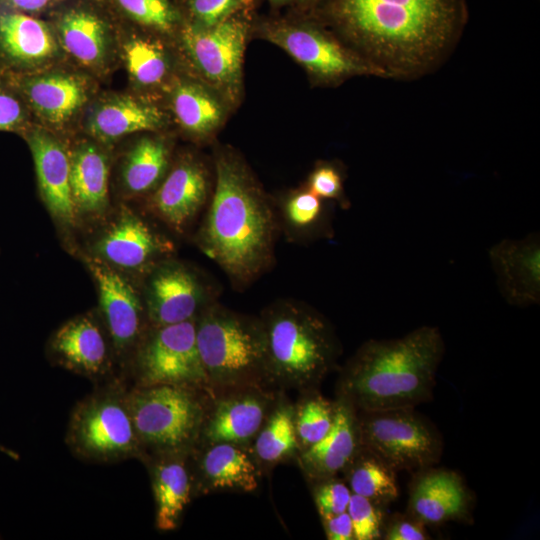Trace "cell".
Returning <instances> with one entry per match:
<instances>
[{
	"label": "cell",
	"instance_id": "6da1fadb",
	"mask_svg": "<svg viewBox=\"0 0 540 540\" xmlns=\"http://www.w3.org/2000/svg\"><path fill=\"white\" fill-rule=\"evenodd\" d=\"M314 7L360 43L385 75L429 68L467 19L465 0H318Z\"/></svg>",
	"mask_w": 540,
	"mask_h": 540
},
{
	"label": "cell",
	"instance_id": "7a4b0ae2",
	"mask_svg": "<svg viewBox=\"0 0 540 540\" xmlns=\"http://www.w3.org/2000/svg\"><path fill=\"white\" fill-rule=\"evenodd\" d=\"M215 168V190L199 231L198 244L234 284L244 286L272 262L275 215L236 157L220 153Z\"/></svg>",
	"mask_w": 540,
	"mask_h": 540
},
{
	"label": "cell",
	"instance_id": "3957f363",
	"mask_svg": "<svg viewBox=\"0 0 540 540\" xmlns=\"http://www.w3.org/2000/svg\"><path fill=\"white\" fill-rule=\"evenodd\" d=\"M444 341L434 326H421L402 337L363 343L343 367L337 395L357 410L414 407L430 400Z\"/></svg>",
	"mask_w": 540,
	"mask_h": 540
},
{
	"label": "cell",
	"instance_id": "277c9868",
	"mask_svg": "<svg viewBox=\"0 0 540 540\" xmlns=\"http://www.w3.org/2000/svg\"><path fill=\"white\" fill-rule=\"evenodd\" d=\"M260 321L271 384L303 391L317 389L340 354L328 321L310 307L289 300L271 304Z\"/></svg>",
	"mask_w": 540,
	"mask_h": 540
},
{
	"label": "cell",
	"instance_id": "5b68a950",
	"mask_svg": "<svg viewBox=\"0 0 540 540\" xmlns=\"http://www.w3.org/2000/svg\"><path fill=\"white\" fill-rule=\"evenodd\" d=\"M195 328L200 358L215 395L271 384L260 318L212 302L197 315Z\"/></svg>",
	"mask_w": 540,
	"mask_h": 540
},
{
	"label": "cell",
	"instance_id": "8992f818",
	"mask_svg": "<svg viewBox=\"0 0 540 540\" xmlns=\"http://www.w3.org/2000/svg\"><path fill=\"white\" fill-rule=\"evenodd\" d=\"M214 397L189 386H129L127 402L143 459L150 454L193 451Z\"/></svg>",
	"mask_w": 540,
	"mask_h": 540
},
{
	"label": "cell",
	"instance_id": "52a82bcc",
	"mask_svg": "<svg viewBox=\"0 0 540 540\" xmlns=\"http://www.w3.org/2000/svg\"><path fill=\"white\" fill-rule=\"evenodd\" d=\"M128 382L114 376L73 408L66 443L75 457L93 463H115L144 457L130 414Z\"/></svg>",
	"mask_w": 540,
	"mask_h": 540
},
{
	"label": "cell",
	"instance_id": "ba28073f",
	"mask_svg": "<svg viewBox=\"0 0 540 540\" xmlns=\"http://www.w3.org/2000/svg\"><path fill=\"white\" fill-rule=\"evenodd\" d=\"M361 445L396 472L436 464L443 451L440 432L414 407L358 410Z\"/></svg>",
	"mask_w": 540,
	"mask_h": 540
},
{
	"label": "cell",
	"instance_id": "9c48e42d",
	"mask_svg": "<svg viewBox=\"0 0 540 540\" xmlns=\"http://www.w3.org/2000/svg\"><path fill=\"white\" fill-rule=\"evenodd\" d=\"M195 319L148 328L126 375L130 386L181 385L216 396L198 351Z\"/></svg>",
	"mask_w": 540,
	"mask_h": 540
},
{
	"label": "cell",
	"instance_id": "30bf717a",
	"mask_svg": "<svg viewBox=\"0 0 540 540\" xmlns=\"http://www.w3.org/2000/svg\"><path fill=\"white\" fill-rule=\"evenodd\" d=\"M249 10L207 28L185 23L183 47L199 73L211 84L235 96L240 85L241 65L248 30Z\"/></svg>",
	"mask_w": 540,
	"mask_h": 540
},
{
	"label": "cell",
	"instance_id": "8fae6325",
	"mask_svg": "<svg viewBox=\"0 0 540 540\" xmlns=\"http://www.w3.org/2000/svg\"><path fill=\"white\" fill-rule=\"evenodd\" d=\"M262 35L284 49L311 73L324 79L358 74H385L347 51L318 26L292 20H268L260 25Z\"/></svg>",
	"mask_w": 540,
	"mask_h": 540
},
{
	"label": "cell",
	"instance_id": "7c38bea8",
	"mask_svg": "<svg viewBox=\"0 0 540 540\" xmlns=\"http://www.w3.org/2000/svg\"><path fill=\"white\" fill-rule=\"evenodd\" d=\"M86 262L97 283L107 334L121 376L126 380L135 351L148 330L146 309L134 287L118 272L96 258Z\"/></svg>",
	"mask_w": 540,
	"mask_h": 540
},
{
	"label": "cell",
	"instance_id": "4fadbf2b",
	"mask_svg": "<svg viewBox=\"0 0 540 540\" xmlns=\"http://www.w3.org/2000/svg\"><path fill=\"white\" fill-rule=\"evenodd\" d=\"M226 392L220 398L215 396L212 399L197 446L215 443L248 445L256 437L276 402L263 387Z\"/></svg>",
	"mask_w": 540,
	"mask_h": 540
},
{
	"label": "cell",
	"instance_id": "5bb4252c",
	"mask_svg": "<svg viewBox=\"0 0 540 540\" xmlns=\"http://www.w3.org/2000/svg\"><path fill=\"white\" fill-rule=\"evenodd\" d=\"M212 302L199 276L179 263L158 265L146 285L145 309L151 326L194 319Z\"/></svg>",
	"mask_w": 540,
	"mask_h": 540
},
{
	"label": "cell",
	"instance_id": "9a60e30c",
	"mask_svg": "<svg viewBox=\"0 0 540 540\" xmlns=\"http://www.w3.org/2000/svg\"><path fill=\"white\" fill-rule=\"evenodd\" d=\"M49 353L56 364L96 384L117 376L109 336L91 315L77 316L59 327L49 342Z\"/></svg>",
	"mask_w": 540,
	"mask_h": 540
},
{
	"label": "cell",
	"instance_id": "2e32d148",
	"mask_svg": "<svg viewBox=\"0 0 540 540\" xmlns=\"http://www.w3.org/2000/svg\"><path fill=\"white\" fill-rule=\"evenodd\" d=\"M244 445L215 443L192 451L194 496L218 491L253 492L259 464Z\"/></svg>",
	"mask_w": 540,
	"mask_h": 540
},
{
	"label": "cell",
	"instance_id": "e0dca14e",
	"mask_svg": "<svg viewBox=\"0 0 540 540\" xmlns=\"http://www.w3.org/2000/svg\"><path fill=\"white\" fill-rule=\"evenodd\" d=\"M498 287L515 306L540 301V244L538 234L522 239H503L489 250Z\"/></svg>",
	"mask_w": 540,
	"mask_h": 540
},
{
	"label": "cell",
	"instance_id": "ac0fdd59",
	"mask_svg": "<svg viewBox=\"0 0 540 540\" xmlns=\"http://www.w3.org/2000/svg\"><path fill=\"white\" fill-rule=\"evenodd\" d=\"M155 502V526L160 531L178 528L194 497L191 452H167L145 456Z\"/></svg>",
	"mask_w": 540,
	"mask_h": 540
},
{
	"label": "cell",
	"instance_id": "d6986e66",
	"mask_svg": "<svg viewBox=\"0 0 540 540\" xmlns=\"http://www.w3.org/2000/svg\"><path fill=\"white\" fill-rule=\"evenodd\" d=\"M417 472L410 485L408 513L425 525L467 516L470 496L456 471L431 466Z\"/></svg>",
	"mask_w": 540,
	"mask_h": 540
},
{
	"label": "cell",
	"instance_id": "ffe728a7",
	"mask_svg": "<svg viewBox=\"0 0 540 540\" xmlns=\"http://www.w3.org/2000/svg\"><path fill=\"white\" fill-rule=\"evenodd\" d=\"M333 424L316 444L297 458L306 477L316 482L342 472L361 447L358 410L342 396L336 397Z\"/></svg>",
	"mask_w": 540,
	"mask_h": 540
},
{
	"label": "cell",
	"instance_id": "44dd1931",
	"mask_svg": "<svg viewBox=\"0 0 540 540\" xmlns=\"http://www.w3.org/2000/svg\"><path fill=\"white\" fill-rule=\"evenodd\" d=\"M43 200L59 221L73 225L78 214L70 184V156L63 146L40 128L26 132Z\"/></svg>",
	"mask_w": 540,
	"mask_h": 540
},
{
	"label": "cell",
	"instance_id": "7402d4cb",
	"mask_svg": "<svg viewBox=\"0 0 540 540\" xmlns=\"http://www.w3.org/2000/svg\"><path fill=\"white\" fill-rule=\"evenodd\" d=\"M100 257L123 269H142L169 253L173 245L133 212H122L95 246Z\"/></svg>",
	"mask_w": 540,
	"mask_h": 540
},
{
	"label": "cell",
	"instance_id": "603a6c76",
	"mask_svg": "<svg viewBox=\"0 0 540 540\" xmlns=\"http://www.w3.org/2000/svg\"><path fill=\"white\" fill-rule=\"evenodd\" d=\"M209 192L205 169L196 161L176 165L152 198L156 214L176 231L182 232L204 206Z\"/></svg>",
	"mask_w": 540,
	"mask_h": 540
},
{
	"label": "cell",
	"instance_id": "cb8c5ba5",
	"mask_svg": "<svg viewBox=\"0 0 540 540\" xmlns=\"http://www.w3.org/2000/svg\"><path fill=\"white\" fill-rule=\"evenodd\" d=\"M18 89L33 110L46 121L70 119L86 101L83 82L68 74H50L18 81Z\"/></svg>",
	"mask_w": 540,
	"mask_h": 540
},
{
	"label": "cell",
	"instance_id": "d4e9b609",
	"mask_svg": "<svg viewBox=\"0 0 540 540\" xmlns=\"http://www.w3.org/2000/svg\"><path fill=\"white\" fill-rule=\"evenodd\" d=\"M55 43L47 26L26 13L0 9V56L28 65L50 57Z\"/></svg>",
	"mask_w": 540,
	"mask_h": 540
},
{
	"label": "cell",
	"instance_id": "484cf974",
	"mask_svg": "<svg viewBox=\"0 0 540 540\" xmlns=\"http://www.w3.org/2000/svg\"><path fill=\"white\" fill-rule=\"evenodd\" d=\"M163 124V114L154 105L131 97H120L99 105L91 114L88 130L102 141H111Z\"/></svg>",
	"mask_w": 540,
	"mask_h": 540
},
{
	"label": "cell",
	"instance_id": "4316f807",
	"mask_svg": "<svg viewBox=\"0 0 540 540\" xmlns=\"http://www.w3.org/2000/svg\"><path fill=\"white\" fill-rule=\"evenodd\" d=\"M109 168L105 155L92 144L78 146L70 156V184L77 211L101 214L108 202Z\"/></svg>",
	"mask_w": 540,
	"mask_h": 540
},
{
	"label": "cell",
	"instance_id": "83f0119b",
	"mask_svg": "<svg viewBox=\"0 0 540 540\" xmlns=\"http://www.w3.org/2000/svg\"><path fill=\"white\" fill-rule=\"evenodd\" d=\"M342 472L353 494L379 506L385 508L399 495L396 471L362 445Z\"/></svg>",
	"mask_w": 540,
	"mask_h": 540
},
{
	"label": "cell",
	"instance_id": "f1b7e54d",
	"mask_svg": "<svg viewBox=\"0 0 540 540\" xmlns=\"http://www.w3.org/2000/svg\"><path fill=\"white\" fill-rule=\"evenodd\" d=\"M300 452L294 424V406L287 401L275 402L267 419L254 438L252 453L265 466L287 461Z\"/></svg>",
	"mask_w": 540,
	"mask_h": 540
},
{
	"label": "cell",
	"instance_id": "f546056e",
	"mask_svg": "<svg viewBox=\"0 0 540 540\" xmlns=\"http://www.w3.org/2000/svg\"><path fill=\"white\" fill-rule=\"evenodd\" d=\"M58 29L62 46L79 62L95 66L104 60L106 29L96 15L83 10L70 11L62 16Z\"/></svg>",
	"mask_w": 540,
	"mask_h": 540
},
{
	"label": "cell",
	"instance_id": "4dcf8cb0",
	"mask_svg": "<svg viewBox=\"0 0 540 540\" xmlns=\"http://www.w3.org/2000/svg\"><path fill=\"white\" fill-rule=\"evenodd\" d=\"M172 108L180 125L195 135H206L218 127L223 118L220 102L204 88L191 83L176 87Z\"/></svg>",
	"mask_w": 540,
	"mask_h": 540
},
{
	"label": "cell",
	"instance_id": "1f68e13d",
	"mask_svg": "<svg viewBox=\"0 0 540 540\" xmlns=\"http://www.w3.org/2000/svg\"><path fill=\"white\" fill-rule=\"evenodd\" d=\"M169 161V150L160 139L143 138L129 151L122 177L126 189L133 194L145 193L162 179Z\"/></svg>",
	"mask_w": 540,
	"mask_h": 540
},
{
	"label": "cell",
	"instance_id": "d6a6232c",
	"mask_svg": "<svg viewBox=\"0 0 540 540\" xmlns=\"http://www.w3.org/2000/svg\"><path fill=\"white\" fill-rule=\"evenodd\" d=\"M294 406V424L300 452L319 442L330 430L335 402L323 397L317 389H310ZM299 452V453H300Z\"/></svg>",
	"mask_w": 540,
	"mask_h": 540
},
{
	"label": "cell",
	"instance_id": "836d02e7",
	"mask_svg": "<svg viewBox=\"0 0 540 540\" xmlns=\"http://www.w3.org/2000/svg\"><path fill=\"white\" fill-rule=\"evenodd\" d=\"M123 51L126 67L139 85H155L164 78L168 62L163 50L156 43L134 38L124 45Z\"/></svg>",
	"mask_w": 540,
	"mask_h": 540
},
{
	"label": "cell",
	"instance_id": "e575fe53",
	"mask_svg": "<svg viewBox=\"0 0 540 540\" xmlns=\"http://www.w3.org/2000/svg\"><path fill=\"white\" fill-rule=\"evenodd\" d=\"M282 216L285 224L298 233L327 230L322 200L309 189L290 194L283 202Z\"/></svg>",
	"mask_w": 540,
	"mask_h": 540
},
{
	"label": "cell",
	"instance_id": "d590c367",
	"mask_svg": "<svg viewBox=\"0 0 540 540\" xmlns=\"http://www.w3.org/2000/svg\"><path fill=\"white\" fill-rule=\"evenodd\" d=\"M136 22L161 31L173 29L180 16L169 0H117Z\"/></svg>",
	"mask_w": 540,
	"mask_h": 540
},
{
	"label": "cell",
	"instance_id": "8d00e7d4",
	"mask_svg": "<svg viewBox=\"0 0 540 540\" xmlns=\"http://www.w3.org/2000/svg\"><path fill=\"white\" fill-rule=\"evenodd\" d=\"M347 512L352 521L354 540H377L382 538L386 519L384 507L363 496L352 493Z\"/></svg>",
	"mask_w": 540,
	"mask_h": 540
},
{
	"label": "cell",
	"instance_id": "74e56055",
	"mask_svg": "<svg viewBox=\"0 0 540 540\" xmlns=\"http://www.w3.org/2000/svg\"><path fill=\"white\" fill-rule=\"evenodd\" d=\"M254 0H187L189 23L207 28L249 10Z\"/></svg>",
	"mask_w": 540,
	"mask_h": 540
},
{
	"label": "cell",
	"instance_id": "f35d334b",
	"mask_svg": "<svg viewBox=\"0 0 540 540\" xmlns=\"http://www.w3.org/2000/svg\"><path fill=\"white\" fill-rule=\"evenodd\" d=\"M313 483V498L320 517L347 511L352 494L347 484L337 479L336 476Z\"/></svg>",
	"mask_w": 540,
	"mask_h": 540
},
{
	"label": "cell",
	"instance_id": "ab89813d",
	"mask_svg": "<svg viewBox=\"0 0 540 540\" xmlns=\"http://www.w3.org/2000/svg\"><path fill=\"white\" fill-rule=\"evenodd\" d=\"M308 189L321 199L337 200L346 206L341 175L332 165L318 166L309 177Z\"/></svg>",
	"mask_w": 540,
	"mask_h": 540
},
{
	"label": "cell",
	"instance_id": "60d3db41",
	"mask_svg": "<svg viewBox=\"0 0 540 540\" xmlns=\"http://www.w3.org/2000/svg\"><path fill=\"white\" fill-rule=\"evenodd\" d=\"M425 524L411 515L394 514L385 519L382 539L385 540H428L431 539Z\"/></svg>",
	"mask_w": 540,
	"mask_h": 540
},
{
	"label": "cell",
	"instance_id": "b9f144b4",
	"mask_svg": "<svg viewBox=\"0 0 540 540\" xmlns=\"http://www.w3.org/2000/svg\"><path fill=\"white\" fill-rule=\"evenodd\" d=\"M25 120V110L14 91L0 85V131L20 129Z\"/></svg>",
	"mask_w": 540,
	"mask_h": 540
},
{
	"label": "cell",
	"instance_id": "7bdbcfd3",
	"mask_svg": "<svg viewBox=\"0 0 540 540\" xmlns=\"http://www.w3.org/2000/svg\"><path fill=\"white\" fill-rule=\"evenodd\" d=\"M324 531L329 540H354V531L351 518L347 511L321 517Z\"/></svg>",
	"mask_w": 540,
	"mask_h": 540
},
{
	"label": "cell",
	"instance_id": "ee69618b",
	"mask_svg": "<svg viewBox=\"0 0 540 540\" xmlns=\"http://www.w3.org/2000/svg\"><path fill=\"white\" fill-rule=\"evenodd\" d=\"M50 0H0V9L15 12H36L43 9Z\"/></svg>",
	"mask_w": 540,
	"mask_h": 540
},
{
	"label": "cell",
	"instance_id": "f6af8a7d",
	"mask_svg": "<svg viewBox=\"0 0 540 540\" xmlns=\"http://www.w3.org/2000/svg\"><path fill=\"white\" fill-rule=\"evenodd\" d=\"M275 7H285V6H294V7H310L314 6L318 0H268Z\"/></svg>",
	"mask_w": 540,
	"mask_h": 540
},
{
	"label": "cell",
	"instance_id": "bcb514c9",
	"mask_svg": "<svg viewBox=\"0 0 540 540\" xmlns=\"http://www.w3.org/2000/svg\"><path fill=\"white\" fill-rule=\"evenodd\" d=\"M0 452L6 454L8 457H10V458H12L14 460H19V458H20L19 454H17L16 452H14L11 449H8V448L2 446L1 444H0Z\"/></svg>",
	"mask_w": 540,
	"mask_h": 540
}]
</instances>
